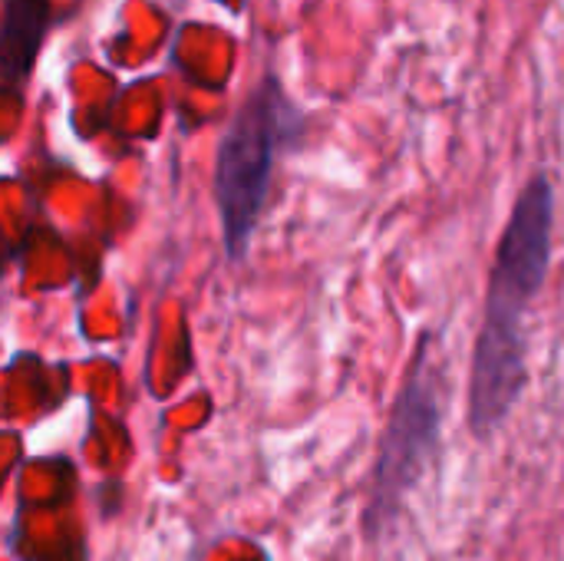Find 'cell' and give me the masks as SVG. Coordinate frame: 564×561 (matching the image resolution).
Instances as JSON below:
<instances>
[{"label":"cell","mask_w":564,"mask_h":561,"mask_svg":"<svg viewBox=\"0 0 564 561\" xmlns=\"http://www.w3.org/2000/svg\"><path fill=\"white\" fill-rule=\"evenodd\" d=\"M552 228L555 192L545 175H535L516 198L489 268L486 317L469 377V427L482 440L525 390V311L549 274Z\"/></svg>","instance_id":"1"},{"label":"cell","mask_w":564,"mask_h":561,"mask_svg":"<svg viewBox=\"0 0 564 561\" xmlns=\"http://www.w3.org/2000/svg\"><path fill=\"white\" fill-rule=\"evenodd\" d=\"M288 106L281 99V89L274 83H264L231 119L221 145H218V165H215V198L225 225L228 251L238 258L258 225L261 205L268 198L274 155L281 145V136L288 129L284 122Z\"/></svg>","instance_id":"2"},{"label":"cell","mask_w":564,"mask_h":561,"mask_svg":"<svg viewBox=\"0 0 564 561\" xmlns=\"http://www.w3.org/2000/svg\"><path fill=\"white\" fill-rule=\"evenodd\" d=\"M440 430H443V377L430 360V347L420 344L380 443L373 499L367 513L370 529L387 526L400 513L406 493L416 486L420 473L430 466L440 446Z\"/></svg>","instance_id":"3"},{"label":"cell","mask_w":564,"mask_h":561,"mask_svg":"<svg viewBox=\"0 0 564 561\" xmlns=\"http://www.w3.org/2000/svg\"><path fill=\"white\" fill-rule=\"evenodd\" d=\"M46 26H50V0H3V17H0L3 79L17 83L33 69Z\"/></svg>","instance_id":"4"}]
</instances>
